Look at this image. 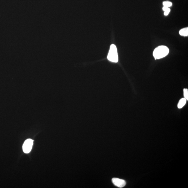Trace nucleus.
Returning a JSON list of instances; mask_svg holds the SVG:
<instances>
[{"mask_svg":"<svg viewBox=\"0 0 188 188\" xmlns=\"http://www.w3.org/2000/svg\"><path fill=\"white\" fill-rule=\"evenodd\" d=\"M163 10L164 11V15L165 16H167L168 15L170 11V9H169L168 7H165L164 6L163 7Z\"/></svg>","mask_w":188,"mask_h":188,"instance_id":"0eeeda50","label":"nucleus"},{"mask_svg":"<svg viewBox=\"0 0 188 188\" xmlns=\"http://www.w3.org/2000/svg\"><path fill=\"white\" fill-rule=\"evenodd\" d=\"M163 5L166 7H170L172 5V3L170 1H164L163 3Z\"/></svg>","mask_w":188,"mask_h":188,"instance_id":"6e6552de","label":"nucleus"},{"mask_svg":"<svg viewBox=\"0 0 188 188\" xmlns=\"http://www.w3.org/2000/svg\"><path fill=\"white\" fill-rule=\"evenodd\" d=\"M33 140L29 139L25 141L23 145V151L25 153H28L32 149Z\"/></svg>","mask_w":188,"mask_h":188,"instance_id":"7ed1b4c3","label":"nucleus"},{"mask_svg":"<svg viewBox=\"0 0 188 188\" xmlns=\"http://www.w3.org/2000/svg\"><path fill=\"white\" fill-rule=\"evenodd\" d=\"M184 98L187 100H188V90L187 89H184L183 90Z\"/></svg>","mask_w":188,"mask_h":188,"instance_id":"1a4fd4ad","label":"nucleus"},{"mask_svg":"<svg viewBox=\"0 0 188 188\" xmlns=\"http://www.w3.org/2000/svg\"><path fill=\"white\" fill-rule=\"evenodd\" d=\"M169 50L167 47L160 46L156 48L153 52V56L155 59H160L165 57L169 54Z\"/></svg>","mask_w":188,"mask_h":188,"instance_id":"f257e3e1","label":"nucleus"},{"mask_svg":"<svg viewBox=\"0 0 188 188\" xmlns=\"http://www.w3.org/2000/svg\"><path fill=\"white\" fill-rule=\"evenodd\" d=\"M107 59L111 62L117 63L118 61V56L117 47L114 44L111 45Z\"/></svg>","mask_w":188,"mask_h":188,"instance_id":"f03ea898","label":"nucleus"},{"mask_svg":"<svg viewBox=\"0 0 188 188\" xmlns=\"http://www.w3.org/2000/svg\"><path fill=\"white\" fill-rule=\"evenodd\" d=\"M187 100L185 98H181L180 99L178 103L177 107L178 109H181L186 104Z\"/></svg>","mask_w":188,"mask_h":188,"instance_id":"39448f33","label":"nucleus"},{"mask_svg":"<svg viewBox=\"0 0 188 188\" xmlns=\"http://www.w3.org/2000/svg\"><path fill=\"white\" fill-rule=\"evenodd\" d=\"M112 181L113 184L115 186L120 188L124 187L126 184V181L124 180L118 178H113Z\"/></svg>","mask_w":188,"mask_h":188,"instance_id":"20e7f679","label":"nucleus"},{"mask_svg":"<svg viewBox=\"0 0 188 188\" xmlns=\"http://www.w3.org/2000/svg\"><path fill=\"white\" fill-rule=\"evenodd\" d=\"M179 34L180 35L184 36H188V28H183L180 30Z\"/></svg>","mask_w":188,"mask_h":188,"instance_id":"423d86ee","label":"nucleus"}]
</instances>
